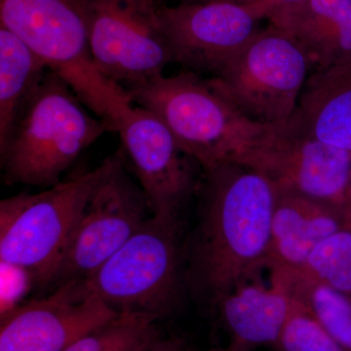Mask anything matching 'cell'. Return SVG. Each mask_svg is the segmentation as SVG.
I'll return each mask as SVG.
<instances>
[{
    "label": "cell",
    "instance_id": "5",
    "mask_svg": "<svg viewBox=\"0 0 351 351\" xmlns=\"http://www.w3.org/2000/svg\"><path fill=\"white\" fill-rule=\"evenodd\" d=\"M127 93L162 120L202 170L230 161L267 128L245 119L193 71L162 75Z\"/></svg>",
    "mask_w": 351,
    "mask_h": 351
},
{
    "label": "cell",
    "instance_id": "10",
    "mask_svg": "<svg viewBox=\"0 0 351 351\" xmlns=\"http://www.w3.org/2000/svg\"><path fill=\"white\" fill-rule=\"evenodd\" d=\"M115 132L152 216L181 221L182 212L197 193L201 176L195 167L199 164L182 151L162 120L132 101L120 112Z\"/></svg>",
    "mask_w": 351,
    "mask_h": 351
},
{
    "label": "cell",
    "instance_id": "14",
    "mask_svg": "<svg viewBox=\"0 0 351 351\" xmlns=\"http://www.w3.org/2000/svg\"><path fill=\"white\" fill-rule=\"evenodd\" d=\"M348 225L343 207L276 191L267 269H299L318 244Z\"/></svg>",
    "mask_w": 351,
    "mask_h": 351
},
{
    "label": "cell",
    "instance_id": "1",
    "mask_svg": "<svg viewBox=\"0 0 351 351\" xmlns=\"http://www.w3.org/2000/svg\"><path fill=\"white\" fill-rule=\"evenodd\" d=\"M197 219L184 240L186 291L217 311L237 286L269 267L276 191L265 178L234 162L202 170Z\"/></svg>",
    "mask_w": 351,
    "mask_h": 351
},
{
    "label": "cell",
    "instance_id": "6",
    "mask_svg": "<svg viewBox=\"0 0 351 351\" xmlns=\"http://www.w3.org/2000/svg\"><path fill=\"white\" fill-rule=\"evenodd\" d=\"M106 166L105 160L41 193L1 200L0 262L23 267L34 283L49 286Z\"/></svg>",
    "mask_w": 351,
    "mask_h": 351
},
{
    "label": "cell",
    "instance_id": "15",
    "mask_svg": "<svg viewBox=\"0 0 351 351\" xmlns=\"http://www.w3.org/2000/svg\"><path fill=\"white\" fill-rule=\"evenodd\" d=\"M267 19L301 46L316 69L351 60V0H300Z\"/></svg>",
    "mask_w": 351,
    "mask_h": 351
},
{
    "label": "cell",
    "instance_id": "22",
    "mask_svg": "<svg viewBox=\"0 0 351 351\" xmlns=\"http://www.w3.org/2000/svg\"><path fill=\"white\" fill-rule=\"evenodd\" d=\"M290 298L287 319L274 346L277 351H345L302 300Z\"/></svg>",
    "mask_w": 351,
    "mask_h": 351
},
{
    "label": "cell",
    "instance_id": "26",
    "mask_svg": "<svg viewBox=\"0 0 351 351\" xmlns=\"http://www.w3.org/2000/svg\"><path fill=\"white\" fill-rule=\"evenodd\" d=\"M343 209L345 211L346 218L351 223V176L348 186H346L345 197H343Z\"/></svg>",
    "mask_w": 351,
    "mask_h": 351
},
{
    "label": "cell",
    "instance_id": "2",
    "mask_svg": "<svg viewBox=\"0 0 351 351\" xmlns=\"http://www.w3.org/2000/svg\"><path fill=\"white\" fill-rule=\"evenodd\" d=\"M68 83L48 69L10 136L0 145L7 184L52 186L110 128Z\"/></svg>",
    "mask_w": 351,
    "mask_h": 351
},
{
    "label": "cell",
    "instance_id": "25",
    "mask_svg": "<svg viewBox=\"0 0 351 351\" xmlns=\"http://www.w3.org/2000/svg\"><path fill=\"white\" fill-rule=\"evenodd\" d=\"M213 1V0H184V2ZM221 1H230L233 3L244 4V5H262L267 7L270 13L278 7L286 4L294 3L300 0H221Z\"/></svg>",
    "mask_w": 351,
    "mask_h": 351
},
{
    "label": "cell",
    "instance_id": "21",
    "mask_svg": "<svg viewBox=\"0 0 351 351\" xmlns=\"http://www.w3.org/2000/svg\"><path fill=\"white\" fill-rule=\"evenodd\" d=\"M292 270L351 299V223L323 240L299 269Z\"/></svg>",
    "mask_w": 351,
    "mask_h": 351
},
{
    "label": "cell",
    "instance_id": "20",
    "mask_svg": "<svg viewBox=\"0 0 351 351\" xmlns=\"http://www.w3.org/2000/svg\"><path fill=\"white\" fill-rule=\"evenodd\" d=\"M156 316L138 313L117 317L75 341L64 351H136L162 334Z\"/></svg>",
    "mask_w": 351,
    "mask_h": 351
},
{
    "label": "cell",
    "instance_id": "13",
    "mask_svg": "<svg viewBox=\"0 0 351 351\" xmlns=\"http://www.w3.org/2000/svg\"><path fill=\"white\" fill-rule=\"evenodd\" d=\"M119 314L97 298L82 297L75 281L64 283L2 316L0 351H64Z\"/></svg>",
    "mask_w": 351,
    "mask_h": 351
},
{
    "label": "cell",
    "instance_id": "24",
    "mask_svg": "<svg viewBox=\"0 0 351 351\" xmlns=\"http://www.w3.org/2000/svg\"><path fill=\"white\" fill-rule=\"evenodd\" d=\"M189 348L184 338L165 337L160 334L136 351H189Z\"/></svg>",
    "mask_w": 351,
    "mask_h": 351
},
{
    "label": "cell",
    "instance_id": "7",
    "mask_svg": "<svg viewBox=\"0 0 351 351\" xmlns=\"http://www.w3.org/2000/svg\"><path fill=\"white\" fill-rule=\"evenodd\" d=\"M311 66L294 39L270 25L258 29L207 82L245 119L284 125L297 108Z\"/></svg>",
    "mask_w": 351,
    "mask_h": 351
},
{
    "label": "cell",
    "instance_id": "18",
    "mask_svg": "<svg viewBox=\"0 0 351 351\" xmlns=\"http://www.w3.org/2000/svg\"><path fill=\"white\" fill-rule=\"evenodd\" d=\"M47 71L24 41L0 27V145L10 136Z\"/></svg>",
    "mask_w": 351,
    "mask_h": 351
},
{
    "label": "cell",
    "instance_id": "17",
    "mask_svg": "<svg viewBox=\"0 0 351 351\" xmlns=\"http://www.w3.org/2000/svg\"><path fill=\"white\" fill-rule=\"evenodd\" d=\"M262 276L237 286L219 302L216 313L230 337V345L244 351L276 346L290 309V294L277 277Z\"/></svg>",
    "mask_w": 351,
    "mask_h": 351
},
{
    "label": "cell",
    "instance_id": "11",
    "mask_svg": "<svg viewBox=\"0 0 351 351\" xmlns=\"http://www.w3.org/2000/svg\"><path fill=\"white\" fill-rule=\"evenodd\" d=\"M288 191L343 207L351 176L350 152L311 138L267 126L230 159Z\"/></svg>",
    "mask_w": 351,
    "mask_h": 351
},
{
    "label": "cell",
    "instance_id": "27",
    "mask_svg": "<svg viewBox=\"0 0 351 351\" xmlns=\"http://www.w3.org/2000/svg\"><path fill=\"white\" fill-rule=\"evenodd\" d=\"M189 351H244L242 350H240V348H235V346H233L232 345H230V343H228V346H226V348H210V350H193L191 348H189Z\"/></svg>",
    "mask_w": 351,
    "mask_h": 351
},
{
    "label": "cell",
    "instance_id": "8",
    "mask_svg": "<svg viewBox=\"0 0 351 351\" xmlns=\"http://www.w3.org/2000/svg\"><path fill=\"white\" fill-rule=\"evenodd\" d=\"M92 59L108 82L128 92L164 75L173 63L154 0H87Z\"/></svg>",
    "mask_w": 351,
    "mask_h": 351
},
{
    "label": "cell",
    "instance_id": "19",
    "mask_svg": "<svg viewBox=\"0 0 351 351\" xmlns=\"http://www.w3.org/2000/svg\"><path fill=\"white\" fill-rule=\"evenodd\" d=\"M289 293L302 300L345 351H351V299L334 289L306 278L295 270L272 269Z\"/></svg>",
    "mask_w": 351,
    "mask_h": 351
},
{
    "label": "cell",
    "instance_id": "3",
    "mask_svg": "<svg viewBox=\"0 0 351 351\" xmlns=\"http://www.w3.org/2000/svg\"><path fill=\"white\" fill-rule=\"evenodd\" d=\"M0 27L24 41L47 69L68 83L90 112L115 131L131 98L95 66L87 0H0Z\"/></svg>",
    "mask_w": 351,
    "mask_h": 351
},
{
    "label": "cell",
    "instance_id": "9",
    "mask_svg": "<svg viewBox=\"0 0 351 351\" xmlns=\"http://www.w3.org/2000/svg\"><path fill=\"white\" fill-rule=\"evenodd\" d=\"M122 152L106 159V170L78 221L50 285L87 278L142 228L152 214L144 191L129 177Z\"/></svg>",
    "mask_w": 351,
    "mask_h": 351
},
{
    "label": "cell",
    "instance_id": "23",
    "mask_svg": "<svg viewBox=\"0 0 351 351\" xmlns=\"http://www.w3.org/2000/svg\"><path fill=\"white\" fill-rule=\"evenodd\" d=\"M0 317L22 304L23 298L34 283L32 274L17 265L0 262Z\"/></svg>",
    "mask_w": 351,
    "mask_h": 351
},
{
    "label": "cell",
    "instance_id": "12",
    "mask_svg": "<svg viewBox=\"0 0 351 351\" xmlns=\"http://www.w3.org/2000/svg\"><path fill=\"white\" fill-rule=\"evenodd\" d=\"M270 10L230 1L182 2L159 7L161 27L173 63L213 75L258 31Z\"/></svg>",
    "mask_w": 351,
    "mask_h": 351
},
{
    "label": "cell",
    "instance_id": "4",
    "mask_svg": "<svg viewBox=\"0 0 351 351\" xmlns=\"http://www.w3.org/2000/svg\"><path fill=\"white\" fill-rule=\"evenodd\" d=\"M75 282L82 297L97 298L115 313L169 317L188 293L182 221L149 217L107 262Z\"/></svg>",
    "mask_w": 351,
    "mask_h": 351
},
{
    "label": "cell",
    "instance_id": "16",
    "mask_svg": "<svg viewBox=\"0 0 351 351\" xmlns=\"http://www.w3.org/2000/svg\"><path fill=\"white\" fill-rule=\"evenodd\" d=\"M282 126L351 154V60L309 75L297 108Z\"/></svg>",
    "mask_w": 351,
    "mask_h": 351
}]
</instances>
